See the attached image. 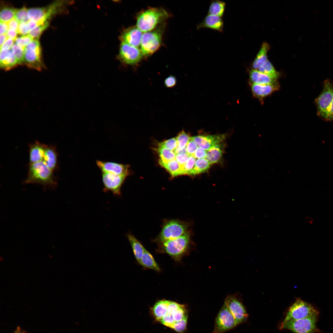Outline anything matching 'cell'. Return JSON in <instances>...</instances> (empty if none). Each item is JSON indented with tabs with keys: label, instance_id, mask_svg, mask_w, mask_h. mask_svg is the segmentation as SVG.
<instances>
[{
	"label": "cell",
	"instance_id": "cell-33",
	"mask_svg": "<svg viewBox=\"0 0 333 333\" xmlns=\"http://www.w3.org/2000/svg\"><path fill=\"white\" fill-rule=\"evenodd\" d=\"M157 151L160 157V160L168 162L175 159L176 154L166 147L159 144Z\"/></svg>",
	"mask_w": 333,
	"mask_h": 333
},
{
	"label": "cell",
	"instance_id": "cell-55",
	"mask_svg": "<svg viewBox=\"0 0 333 333\" xmlns=\"http://www.w3.org/2000/svg\"><path fill=\"white\" fill-rule=\"evenodd\" d=\"M333 121V100L327 116V121Z\"/></svg>",
	"mask_w": 333,
	"mask_h": 333
},
{
	"label": "cell",
	"instance_id": "cell-5",
	"mask_svg": "<svg viewBox=\"0 0 333 333\" xmlns=\"http://www.w3.org/2000/svg\"><path fill=\"white\" fill-rule=\"evenodd\" d=\"M333 100V84L331 80L324 81L323 89L314 100L317 116L321 119L327 121L328 113Z\"/></svg>",
	"mask_w": 333,
	"mask_h": 333
},
{
	"label": "cell",
	"instance_id": "cell-40",
	"mask_svg": "<svg viewBox=\"0 0 333 333\" xmlns=\"http://www.w3.org/2000/svg\"><path fill=\"white\" fill-rule=\"evenodd\" d=\"M187 319L188 315L187 312L181 320L174 323L172 328L178 332H181L183 331L186 328Z\"/></svg>",
	"mask_w": 333,
	"mask_h": 333
},
{
	"label": "cell",
	"instance_id": "cell-52",
	"mask_svg": "<svg viewBox=\"0 0 333 333\" xmlns=\"http://www.w3.org/2000/svg\"><path fill=\"white\" fill-rule=\"evenodd\" d=\"M18 33L17 31L8 29L6 33V34L8 38L15 40L17 38L16 37Z\"/></svg>",
	"mask_w": 333,
	"mask_h": 333
},
{
	"label": "cell",
	"instance_id": "cell-10",
	"mask_svg": "<svg viewBox=\"0 0 333 333\" xmlns=\"http://www.w3.org/2000/svg\"><path fill=\"white\" fill-rule=\"evenodd\" d=\"M143 55L137 47L121 42L118 58L125 65L135 67L141 61Z\"/></svg>",
	"mask_w": 333,
	"mask_h": 333
},
{
	"label": "cell",
	"instance_id": "cell-45",
	"mask_svg": "<svg viewBox=\"0 0 333 333\" xmlns=\"http://www.w3.org/2000/svg\"><path fill=\"white\" fill-rule=\"evenodd\" d=\"M198 147V146L191 137L186 146L187 152L189 155H192Z\"/></svg>",
	"mask_w": 333,
	"mask_h": 333
},
{
	"label": "cell",
	"instance_id": "cell-21",
	"mask_svg": "<svg viewBox=\"0 0 333 333\" xmlns=\"http://www.w3.org/2000/svg\"><path fill=\"white\" fill-rule=\"evenodd\" d=\"M46 145L38 141L29 144V164L43 160Z\"/></svg>",
	"mask_w": 333,
	"mask_h": 333
},
{
	"label": "cell",
	"instance_id": "cell-28",
	"mask_svg": "<svg viewBox=\"0 0 333 333\" xmlns=\"http://www.w3.org/2000/svg\"><path fill=\"white\" fill-rule=\"evenodd\" d=\"M226 7L225 2L219 0L211 1L208 14L217 16L221 17L224 15Z\"/></svg>",
	"mask_w": 333,
	"mask_h": 333
},
{
	"label": "cell",
	"instance_id": "cell-57",
	"mask_svg": "<svg viewBox=\"0 0 333 333\" xmlns=\"http://www.w3.org/2000/svg\"><path fill=\"white\" fill-rule=\"evenodd\" d=\"M0 260L1 261H3V257H2L1 256L0 257Z\"/></svg>",
	"mask_w": 333,
	"mask_h": 333
},
{
	"label": "cell",
	"instance_id": "cell-36",
	"mask_svg": "<svg viewBox=\"0 0 333 333\" xmlns=\"http://www.w3.org/2000/svg\"><path fill=\"white\" fill-rule=\"evenodd\" d=\"M24 49L16 43L14 44L11 47V49L17 60L18 65H22L24 63Z\"/></svg>",
	"mask_w": 333,
	"mask_h": 333
},
{
	"label": "cell",
	"instance_id": "cell-39",
	"mask_svg": "<svg viewBox=\"0 0 333 333\" xmlns=\"http://www.w3.org/2000/svg\"><path fill=\"white\" fill-rule=\"evenodd\" d=\"M14 18L19 23L22 22L27 23L30 20L28 16L27 9L24 7L18 9L15 14Z\"/></svg>",
	"mask_w": 333,
	"mask_h": 333
},
{
	"label": "cell",
	"instance_id": "cell-58",
	"mask_svg": "<svg viewBox=\"0 0 333 333\" xmlns=\"http://www.w3.org/2000/svg\"><path fill=\"white\" fill-rule=\"evenodd\" d=\"M15 333H22V332H20V330H19V331H17L16 332H15Z\"/></svg>",
	"mask_w": 333,
	"mask_h": 333
},
{
	"label": "cell",
	"instance_id": "cell-13",
	"mask_svg": "<svg viewBox=\"0 0 333 333\" xmlns=\"http://www.w3.org/2000/svg\"><path fill=\"white\" fill-rule=\"evenodd\" d=\"M70 3L68 1L59 0L44 7L36 8V17L39 20L47 21L54 15L63 12Z\"/></svg>",
	"mask_w": 333,
	"mask_h": 333
},
{
	"label": "cell",
	"instance_id": "cell-19",
	"mask_svg": "<svg viewBox=\"0 0 333 333\" xmlns=\"http://www.w3.org/2000/svg\"><path fill=\"white\" fill-rule=\"evenodd\" d=\"M196 28L197 30L202 28H210L222 33L224 30V22L222 17L208 14L197 25Z\"/></svg>",
	"mask_w": 333,
	"mask_h": 333
},
{
	"label": "cell",
	"instance_id": "cell-51",
	"mask_svg": "<svg viewBox=\"0 0 333 333\" xmlns=\"http://www.w3.org/2000/svg\"><path fill=\"white\" fill-rule=\"evenodd\" d=\"M19 23L15 18H14L7 22L8 29L17 31Z\"/></svg>",
	"mask_w": 333,
	"mask_h": 333
},
{
	"label": "cell",
	"instance_id": "cell-41",
	"mask_svg": "<svg viewBox=\"0 0 333 333\" xmlns=\"http://www.w3.org/2000/svg\"><path fill=\"white\" fill-rule=\"evenodd\" d=\"M34 39L29 34L17 37L15 40V43L18 45L24 48Z\"/></svg>",
	"mask_w": 333,
	"mask_h": 333
},
{
	"label": "cell",
	"instance_id": "cell-9",
	"mask_svg": "<svg viewBox=\"0 0 333 333\" xmlns=\"http://www.w3.org/2000/svg\"><path fill=\"white\" fill-rule=\"evenodd\" d=\"M162 41V33L157 30L144 33L142 35L140 44L143 56H147L153 54L160 47Z\"/></svg>",
	"mask_w": 333,
	"mask_h": 333
},
{
	"label": "cell",
	"instance_id": "cell-44",
	"mask_svg": "<svg viewBox=\"0 0 333 333\" xmlns=\"http://www.w3.org/2000/svg\"><path fill=\"white\" fill-rule=\"evenodd\" d=\"M195 160V158L193 155L189 156L184 166L183 170L184 175L187 174L189 175L190 172L194 166Z\"/></svg>",
	"mask_w": 333,
	"mask_h": 333
},
{
	"label": "cell",
	"instance_id": "cell-15",
	"mask_svg": "<svg viewBox=\"0 0 333 333\" xmlns=\"http://www.w3.org/2000/svg\"><path fill=\"white\" fill-rule=\"evenodd\" d=\"M96 164L101 172L109 173L119 175H128V165H125L112 162L97 160Z\"/></svg>",
	"mask_w": 333,
	"mask_h": 333
},
{
	"label": "cell",
	"instance_id": "cell-17",
	"mask_svg": "<svg viewBox=\"0 0 333 333\" xmlns=\"http://www.w3.org/2000/svg\"><path fill=\"white\" fill-rule=\"evenodd\" d=\"M225 134L198 135L191 137L199 147L208 151L215 145L221 142L226 138Z\"/></svg>",
	"mask_w": 333,
	"mask_h": 333
},
{
	"label": "cell",
	"instance_id": "cell-1",
	"mask_svg": "<svg viewBox=\"0 0 333 333\" xmlns=\"http://www.w3.org/2000/svg\"><path fill=\"white\" fill-rule=\"evenodd\" d=\"M53 172L43 160L29 164L27 177L23 183L38 184L42 185L44 190H54L57 187V181Z\"/></svg>",
	"mask_w": 333,
	"mask_h": 333
},
{
	"label": "cell",
	"instance_id": "cell-23",
	"mask_svg": "<svg viewBox=\"0 0 333 333\" xmlns=\"http://www.w3.org/2000/svg\"><path fill=\"white\" fill-rule=\"evenodd\" d=\"M18 65L17 60L11 49L6 51H0V66L5 71H8Z\"/></svg>",
	"mask_w": 333,
	"mask_h": 333
},
{
	"label": "cell",
	"instance_id": "cell-35",
	"mask_svg": "<svg viewBox=\"0 0 333 333\" xmlns=\"http://www.w3.org/2000/svg\"><path fill=\"white\" fill-rule=\"evenodd\" d=\"M261 72L279 77L280 74L274 68L272 64L268 60L257 70Z\"/></svg>",
	"mask_w": 333,
	"mask_h": 333
},
{
	"label": "cell",
	"instance_id": "cell-29",
	"mask_svg": "<svg viewBox=\"0 0 333 333\" xmlns=\"http://www.w3.org/2000/svg\"><path fill=\"white\" fill-rule=\"evenodd\" d=\"M159 163L170 173L172 177L183 175L181 166L175 159L168 162L159 160Z\"/></svg>",
	"mask_w": 333,
	"mask_h": 333
},
{
	"label": "cell",
	"instance_id": "cell-56",
	"mask_svg": "<svg viewBox=\"0 0 333 333\" xmlns=\"http://www.w3.org/2000/svg\"><path fill=\"white\" fill-rule=\"evenodd\" d=\"M6 34L0 35V46L4 43L8 38Z\"/></svg>",
	"mask_w": 333,
	"mask_h": 333
},
{
	"label": "cell",
	"instance_id": "cell-30",
	"mask_svg": "<svg viewBox=\"0 0 333 333\" xmlns=\"http://www.w3.org/2000/svg\"><path fill=\"white\" fill-rule=\"evenodd\" d=\"M220 143L211 147L207 151L206 158L212 164L217 162L222 155L223 148Z\"/></svg>",
	"mask_w": 333,
	"mask_h": 333
},
{
	"label": "cell",
	"instance_id": "cell-7",
	"mask_svg": "<svg viewBox=\"0 0 333 333\" xmlns=\"http://www.w3.org/2000/svg\"><path fill=\"white\" fill-rule=\"evenodd\" d=\"M319 311L311 304L298 298L290 307L283 322L313 316H319Z\"/></svg>",
	"mask_w": 333,
	"mask_h": 333
},
{
	"label": "cell",
	"instance_id": "cell-38",
	"mask_svg": "<svg viewBox=\"0 0 333 333\" xmlns=\"http://www.w3.org/2000/svg\"><path fill=\"white\" fill-rule=\"evenodd\" d=\"M189 156L187 152L186 148L182 151L176 154L175 159L180 165L183 175L184 166Z\"/></svg>",
	"mask_w": 333,
	"mask_h": 333
},
{
	"label": "cell",
	"instance_id": "cell-42",
	"mask_svg": "<svg viewBox=\"0 0 333 333\" xmlns=\"http://www.w3.org/2000/svg\"><path fill=\"white\" fill-rule=\"evenodd\" d=\"M187 312V311L185 306L182 304L181 306L172 314L175 322L181 320Z\"/></svg>",
	"mask_w": 333,
	"mask_h": 333
},
{
	"label": "cell",
	"instance_id": "cell-32",
	"mask_svg": "<svg viewBox=\"0 0 333 333\" xmlns=\"http://www.w3.org/2000/svg\"><path fill=\"white\" fill-rule=\"evenodd\" d=\"M176 138L178 146L174 152L176 154L181 152L185 148L191 137L187 134L183 130H182Z\"/></svg>",
	"mask_w": 333,
	"mask_h": 333
},
{
	"label": "cell",
	"instance_id": "cell-27",
	"mask_svg": "<svg viewBox=\"0 0 333 333\" xmlns=\"http://www.w3.org/2000/svg\"><path fill=\"white\" fill-rule=\"evenodd\" d=\"M170 301L162 300L157 302L152 308L153 314L155 319L160 321L167 313Z\"/></svg>",
	"mask_w": 333,
	"mask_h": 333
},
{
	"label": "cell",
	"instance_id": "cell-11",
	"mask_svg": "<svg viewBox=\"0 0 333 333\" xmlns=\"http://www.w3.org/2000/svg\"><path fill=\"white\" fill-rule=\"evenodd\" d=\"M234 318L226 305H224L216 318L213 333H222L238 325Z\"/></svg>",
	"mask_w": 333,
	"mask_h": 333
},
{
	"label": "cell",
	"instance_id": "cell-37",
	"mask_svg": "<svg viewBox=\"0 0 333 333\" xmlns=\"http://www.w3.org/2000/svg\"><path fill=\"white\" fill-rule=\"evenodd\" d=\"M49 25V21H46L44 23L39 25L31 31L28 34L33 39L35 38V39H38L42 32Z\"/></svg>",
	"mask_w": 333,
	"mask_h": 333
},
{
	"label": "cell",
	"instance_id": "cell-24",
	"mask_svg": "<svg viewBox=\"0 0 333 333\" xmlns=\"http://www.w3.org/2000/svg\"><path fill=\"white\" fill-rule=\"evenodd\" d=\"M269 44L266 42L263 43L261 48L253 62V69L257 70L267 60V53L269 49Z\"/></svg>",
	"mask_w": 333,
	"mask_h": 333
},
{
	"label": "cell",
	"instance_id": "cell-22",
	"mask_svg": "<svg viewBox=\"0 0 333 333\" xmlns=\"http://www.w3.org/2000/svg\"><path fill=\"white\" fill-rule=\"evenodd\" d=\"M58 156L55 146L46 145L43 160L48 167L53 172L58 168Z\"/></svg>",
	"mask_w": 333,
	"mask_h": 333
},
{
	"label": "cell",
	"instance_id": "cell-26",
	"mask_svg": "<svg viewBox=\"0 0 333 333\" xmlns=\"http://www.w3.org/2000/svg\"><path fill=\"white\" fill-rule=\"evenodd\" d=\"M144 267L159 272L160 269L152 255L145 249L139 263Z\"/></svg>",
	"mask_w": 333,
	"mask_h": 333
},
{
	"label": "cell",
	"instance_id": "cell-46",
	"mask_svg": "<svg viewBox=\"0 0 333 333\" xmlns=\"http://www.w3.org/2000/svg\"><path fill=\"white\" fill-rule=\"evenodd\" d=\"M159 322L163 325L171 328L175 323L172 315L168 314L164 316Z\"/></svg>",
	"mask_w": 333,
	"mask_h": 333
},
{
	"label": "cell",
	"instance_id": "cell-18",
	"mask_svg": "<svg viewBox=\"0 0 333 333\" xmlns=\"http://www.w3.org/2000/svg\"><path fill=\"white\" fill-rule=\"evenodd\" d=\"M142 32L136 27H129L122 32L119 38L121 42L138 47L141 44Z\"/></svg>",
	"mask_w": 333,
	"mask_h": 333
},
{
	"label": "cell",
	"instance_id": "cell-8",
	"mask_svg": "<svg viewBox=\"0 0 333 333\" xmlns=\"http://www.w3.org/2000/svg\"><path fill=\"white\" fill-rule=\"evenodd\" d=\"M24 63L28 67L40 71L44 68L38 39H34L24 49Z\"/></svg>",
	"mask_w": 333,
	"mask_h": 333
},
{
	"label": "cell",
	"instance_id": "cell-48",
	"mask_svg": "<svg viewBox=\"0 0 333 333\" xmlns=\"http://www.w3.org/2000/svg\"><path fill=\"white\" fill-rule=\"evenodd\" d=\"M177 80L175 77L171 75L167 77L164 80V84L167 88H172L176 84Z\"/></svg>",
	"mask_w": 333,
	"mask_h": 333
},
{
	"label": "cell",
	"instance_id": "cell-43",
	"mask_svg": "<svg viewBox=\"0 0 333 333\" xmlns=\"http://www.w3.org/2000/svg\"><path fill=\"white\" fill-rule=\"evenodd\" d=\"M169 150L174 151L177 148L178 143L176 138H172L165 141L159 144Z\"/></svg>",
	"mask_w": 333,
	"mask_h": 333
},
{
	"label": "cell",
	"instance_id": "cell-53",
	"mask_svg": "<svg viewBox=\"0 0 333 333\" xmlns=\"http://www.w3.org/2000/svg\"><path fill=\"white\" fill-rule=\"evenodd\" d=\"M8 29L7 22H0V35L6 34Z\"/></svg>",
	"mask_w": 333,
	"mask_h": 333
},
{
	"label": "cell",
	"instance_id": "cell-50",
	"mask_svg": "<svg viewBox=\"0 0 333 333\" xmlns=\"http://www.w3.org/2000/svg\"><path fill=\"white\" fill-rule=\"evenodd\" d=\"M207 151L203 148L199 146L192 155L195 158H206Z\"/></svg>",
	"mask_w": 333,
	"mask_h": 333
},
{
	"label": "cell",
	"instance_id": "cell-31",
	"mask_svg": "<svg viewBox=\"0 0 333 333\" xmlns=\"http://www.w3.org/2000/svg\"><path fill=\"white\" fill-rule=\"evenodd\" d=\"M211 164L206 158L198 159L196 161L194 166L189 175H195L204 172L209 168Z\"/></svg>",
	"mask_w": 333,
	"mask_h": 333
},
{
	"label": "cell",
	"instance_id": "cell-3",
	"mask_svg": "<svg viewBox=\"0 0 333 333\" xmlns=\"http://www.w3.org/2000/svg\"><path fill=\"white\" fill-rule=\"evenodd\" d=\"M190 224L177 219L163 220L162 230L153 240L157 244L174 239L183 235L190 230Z\"/></svg>",
	"mask_w": 333,
	"mask_h": 333
},
{
	"label": "cell",
	"instance_id": "cell-49",
	"mask_svg": "<svg viewBox=\"0 0 333 333\" xmlns=\"http://www.w3.org/2000/svg\"><path fill=\"white\" fill-rule=\"evenodd\" d=\"M14 41V39L8 38L0 46V51H6L10 49Z\"/></svg>",
	"mask_w": 333,
	"mask_h": 333
},
{
	"label": "cell",
	"instance_id": "cell-2",
	"mask_svg": "<svg viewBox=\"0 0 333 333\" xmlns=\"http://www.w3.org/2000/svg\"><path fill=\"white\" fill-rule=\"evenodd\" d=\"M192 234L190 230L178 238L157 243V251L167 254L175 261H179L190 249Z\"/></svg>",
	"mask_w": 333,
	"mask_h": 333
},
{
	"label": "cell",
	"instance_id": "cell-34",
	"mask_svg": "<svg viewBox=\"0 0 333 333\" xmlns=\"http://www.w3.org/2000/svg\"><path fill=\"white\" fill-rule=\"evenodd\" d=\"M18 9L6 6L1 9L0 14V22H8L14 18Z\"/></svg>",
	"mask_w": 333,
	"mask_h": 333
},
{
	"label": "cell",
	"instance_id": "cell-20",
	"mask_svg": "<svg viewBox=\"0 0 333 333\" xmlns=\"http://www.w3.org/2000/svg\"><path fill=\"white\" fill-rule=\"evenodd\" d=\"M249 84H267L277 81L279 77L267 75L258 70L252 69L249 71Z\"/></svg>",
	"mask_w": 333,
	"mask_h": 333
},
{
	"label": "cell",
	"instance_id": "cell-54",
	"mask_svg": "<svg viewBox=\"0 0 333 333\" xmlns=\"http://www.w3.org/2000/svg\"><path fill=\"white\" fill-rule=\"evenodd\" d=\"M27 23L29 26L30 31L37 27L41 25L39 22L31 20H29Z\"/></svg>",
	"mask_w": 333,
	"mask_h": 333
},
{
	"label": "cell",
	"instance_id": "cell-14",
	"mask_svg": "<svg viewBox=\"0 0 333 333\" xmlns=\"http://www.w3.org/2000/svg\"><path fill=\"white\" fill-rule=\"evenodd\" d=\"M238 324L245 321L248 317L246 310L242 304L233 295H229L225 298L224 303Z\"/></svg>",
	"mask_w": 333,
	"mask_h": 333
},
{
	"label": "cell",
	"instance_id": "cell-6",
	"mask_svg": "<svg viewBox=\"0 0 333 333\" xmlns=\"http://www.w3.org/2000/svg\"><path fill=\"white\" fill-rule=\"evenodd\" d=\"M318 316H313L305 318L290 320L282 322L280 328L287 329L294 333H315L320 332L316 326Z\"/></svg>",
	"mask_w": 333,
	"mask_h": 333
},
{
	"label": "cell",
	"instance_id": "cell-16",
	"mask_svg": "<svg viewBox=\"0 0 333 333\" xmlns=\"http://www.w3.org/2000/svg\"><path fill=\"white\" fill-rule=\"evenodd\" d=\"M251 88L254 97L258 99L261 103L263 99L274 92L278 90L280 85L277 81L274 83L267 84H251Z\"/></svg>",
	"mask_w": 333,
	"mask_h": 333
},
{
	"label": "cell",
	"instance_id": "cell-12",
	"mask_svg": "<svg viewBox=\"0 0 333 333\" xmlns=\"http://www.w3.org/2000/svg\"><path fill=\"white\" fill-rule=\"evenodd\" d=\"M101 173L104 191H111L115 195L121 196V188L128 175H119L109 173Z\"/></svg>",
	"mask_w": 333,
	"mask_h": 333
},
{
	"label": "cell",
	"instance_id": "cell-47",
	"mask_svg": "<svg viewBox=\"0 0 333 333\" xmlns=\"http://www.w3.org/2000/svg\"><path fill=\"white\" fill-rule=\"evenodd\" d=\"M30 31L27 23L22 22L19 23L17 29L18 33L23 36L28 34Z\"/></svg>",
	"mask_w": 333,
	"mask_h": 333
},
{
	"label": "cell",
	"instance_id": "cell-25",
	"mask_svg": "<svg viewBox=\"0 0 333 333\" xmlns=\"http://www.w3.org/2000/svg\"><path fill=\"white\" fill-rule=\"evenodd\" d=\"M132 247L135 258L139 263L146 249L140 242L131 233L126 235Z\"/></svg>",
	"mask_w": 333,
	"mask_h": 333
},
{
	"label": "cell",
	"instance_id": "cell-4",
	"mask_svg": "<svg viewBox=\"0 0 333 333\" xmlns=\"http://www.w3.org/2000/svg\"><path fill=\"white\" fill-rule=\"evenodd\" d=\"M168 15L167 12L163 9L150 8L138 14L136 27L142 32H148L154 29Z\"/></svg>",
	"mask_w": 333,
	"mask_h": 333
}]
</instances>
